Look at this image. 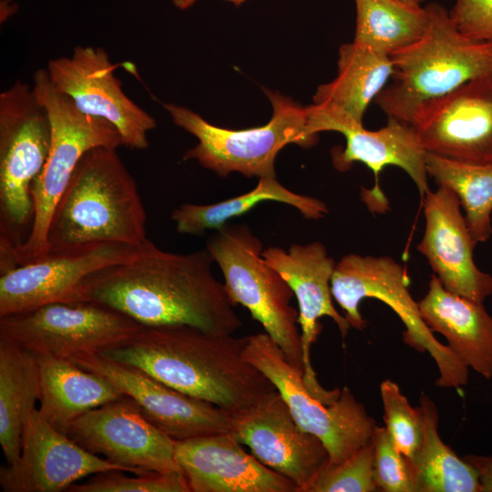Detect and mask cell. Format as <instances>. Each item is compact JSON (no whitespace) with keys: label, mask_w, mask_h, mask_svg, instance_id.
I'll use <instances>...</instances> for the list:
<instances>
[{"label":"cell","mask_w":492,"mask_h":492,"mask_svg":"<svg viewBox=\"0 0 492 492\" xmlns=\"http://www.w3.org/2000/svg\"><path fill=\"white\" fill-rule=\"evenodd\" d=\"M206 249L220 267L233 303L250 312L303 377L299 313L292 305L294 294L262 257L261 240L245 223L226 224L208 239Z\"/></svg>","instance_id":"52a82bcc"},{"label":"cell","mask_w":492,"mask_h":492,"mask_svg":"<svg viewBox=\"0 0 492 492\" xmlns=\"http://www.w3.org/2000/svg\"><path fill=\"white\" fill-rule=\"evenodd\" d=\"M372 441L374 446V475L378 491L415 492L409 463L393 443L385 426H375Z\"/></svg>","instance_id":"836d02e7"},{"label":"cell","mask_w":492,"mask_h":492,"mask_svg":"<svg viewBox=\"0 0 492 492\" xmlns=\"http://www.w3.org/2000/svg\"><path fill=\"white\" fill-rule=\"evenodd\" d=\"M419 403L422 441L412 460H407L415 492H480L477 470L442 441L435 403L425 393Z\"/></svg>","instance_id":"83f0119b"},{"label":"cell","mask_w":492,"mask_h":492,"mask_svg":"<svg viewBox=\"0 0 492 492\" xmlns=\"http://www.w3.org/2000/svg\"><path fill=\"white\" fill-rule=\"evenodd\" d=\"M233 418L240 441L260 462L293 482L299 492H307L328 463L323 442L296 423L278 390Z\"/></svg>","instance_id":"d6986e66"},{"label":"cell","mask_w":492,"mask_h":492,"mask_svg":"<svg viewBox=\"0 0 492 492\" xmlns=\"http://www.w3.org/2000/svg\"><path fill=\"white\" fill-rule=\"evenodd\" d=\"M277 201L290 205L306 219L323 218L328 208L313 197L295 193L282 185L276 176L259 178L256 187L251 191L213 204L200 205L184 203L171 213L179 233L200 235L208 230H219L229 220L239 217L259 203Z\"/></svg>","instance_id":"4316f807"},{"label":"cell","mask_w":492,"mask_h":492,"mask_svg":"<svg viewBox=\"0 0 492 492\" xmlns=\"http://www.w3.org/2000/svg\"><path fill=\"white\" fill-rule=\"evenodd\" d=\"M244 357L275 385L296 423L323 442L329 455L326 466L339 464L371 440L375 421L350 389L343 387L331 405L315 398L302 374L266 333L248 336Z\"/></svg>","instance_id":"30bf717a"},{"label":"cell","mask_w":492,"mask_h":492,"mask_svg":"<svg viewBox=\"0 0 492 492\" xmlns=\"http://www.w3.org/2000/svg\"><path fill=\"white\" fill-rule=\"evenodd\" d=\"M51 124L32 87L16 80L0 94V241L15 247L32 221L31 187L46 160Z\"/></svg>","instance_id":"9c48e42d"},{"label":"cell","mask_w":492,"mask_h":492,"mask_svg":"<svg viewBox=\"0 0 492 492\" xmlns=\"http://www.w3.org/2000/svg\"><path fill=\"white\" fill-rule=\"evenodd\" d=\"M144 327L97 302H54L0 317V338L33 354L69 358L121 345Z\"/></svg>","instance_id":"8fae6325"},{"label":"cell","mask_w":492,"mask_h":492,"mask_svg":"<svg viewBox=\"0 0 492 492\" xmlns=\"http://www.w3.org/2000/svg\"><path fill=\"white\" fill-rule=\"evenodd\" d=\"M39 398L35 354L0 338V444L7 464L20 456L24 429Z\"/></svg>","instance_id":"484cf974"},{"label":"cell","mask_w":492,"mask_h":492,"mask_svg":"<svg viewBox=\"0 0 492 492\" xmlns=\"http://www.w3.org/2000/svg\"><path fill=\"white\" fill-rule=\"evenodd\" d=\"M405 3H408V4H412V5H422V3L425 1V0H402Z\"/></svg>","instance_id":"74e56055"},{"label":"cell","mask_w":492,"mask_h":492,"mask_svg":"<svg viewBox=\"0 0 492 492\" xmlns=\"http://www.w3.org/2000/svg\"><path fill=\"white\" fill-rule=\"evenodd\" d=\"M198 0H173V4L180 10H185L192 6ZM233 3L235 5H241L246 0H227Z\"/></svg>","instance_id":"8d00e7d4"},{"label":"cell","mask_w":492,"mask_h":492,"mask_svg":"<svg viewBox=\"0 0 492 492\" xmlns=\"http://www.w3.org/2000/svg\"><path fill=\"white\" fill-rule=\"evenodd\" d=\"M374 446L371 440L343 461L325 466L307 492L378 491L374 475Z\"/></svg>","instance_id":"1f68e13d"},{"label":"cell","mask_w":492,"mask_h":492,"mask_svg":"<svg viewBox=\"0 0 492 492\" xmlns=\"http://www.w3.org/2000/svg\"><path fill=\"white\" fill-rule=\"evenodd\" d=\"M241 444L234 431L175 440V457L190 492H299Z\"/></svg>","instance_id":"7402d4cb"},{"label":"cell","mask_w":492,"mask_h":492,"mask_svg":"<svg viewBox=\"0 0 492 492\" xmlns=\"http://www.w3.org/2000/svg\"><path fill=\"white\" fill-rule=\"evenodd\" d=\"M418 306L431 332L444 335L468 368L486 379L492 377V316L483 302L447 291L434 274Z\"/></svg>","instance_id":"603a6c76"},{"label":"cell","mask_w":492,"mask_h":492,"mask_svg":"<svg viewBox=\"0 0 492 492\" xmlns=\"http://www.w3.org/2000/svg\"><path fill=\"white\" fill-rule=\"evenodd\" d=\"M261 255L286 281L296 297L305 386L315 398L331 405L338 399L341 389L327 390L318 382L311 362V348L322 330L318 322L321 317L333 319L343 337L351 327L333 303L331 280L336 263L320 241L292 244L288 251L270 247L262 251Z\"/></svg>","instance_id":"ac0fdd59"},{"label":"cell","mask_w":492,"mask_h":492,"mask_svg":"<svg viewBox=\"0 0 492 492\" xmlns=\"http://www.w3.org/2000/svg\"><path fill=\"white\" fill-rule=\"evenodd\" d=\"M265 94L272 106L270 121L245 129L214 126L186 107L164 104L172 121L198 139L183 159H195L220 177L232 172L247 178L276 176L275 159L282 149L288 144L310 147L317 137L308 134L306 107L277 91Z\"/></svg>","instance_id":"8992f818"},{"label":"cell","mask_w":492,"mask_h":492,"mask_svg":"<svg viewBox=\"0 0 492 492\" xmlns=\"http://www.w3.org/2000/svg\"><path fill=\"white\" fill-rule=\"evenodd\" d=\"M34 354L40 380L39 413L64 434L85 413L123 395L105 377L83 369L68 358Z\"/></svg>","instance_id":"cb8c5ba5"},{"label":"cell","mask_w":492,"mask_h":492,"mask_svg":"<svg viewBox=\"0 0 492 492\" xmlns=\"http://www.w3.org/2000/svg\"><path fill=\"white\" fill-rule=\"evenodd\" d=\"M393 75L387 55L354 41L341 46L336 77L318 87L313 104L338 110L363 123L366 108Z\"/></svg>","instance_id":"d4e9b609"},{"label":"cell","mask_w":492,"mask_h":492,"mask_svg":"<svg viewBox=\"0 0 492 492\" xmlns=\"http://www.w3.org/2000/svg\"><path fill=\"white\" fill-rule=\"evenodd\" d=\"M248 336L216 334L178 324L144 327L135 337L99 354L150 374L232 416L277 390L244 357Z\"/></svg>","instance_id":"7a4b0ae2"},{"label":"cell","mask_w":492,"mask_h":492,"mask_svg":"<svg viewBox=\"0 0 492 492\" xmlns=\"http://www.w3.org/2000/svg\"><path fill=\"white\" fill-rule=\"evenodd\" d=\"M109 470L127 472L56 430L36 408L24 429L19 458L0 467V486L5 492H61Z\"/></svg>","instance_id":"ffe728a7"},{"label":"cell","mask_w":492,"mask_h":492,"mask_svg":"<svg viewBox=\"0 0 492 492\" xmlns=\"http://www.w3.org/2000/svg\"><path fill=\"white\" fill-rule=\"evenodd\" d=\"M354 42L389 56L421 38L429 26L425 5L402 0H354Z\"/></svg>","instance_id":"f1b7e54d"},{"label":"cell","mask_w":492,"mask_h":492,"mask_svg":"<svg viewBox=\"0 0 492 492\" xmlns=\"http://www.w3.org/2000/svg\"><path fill=\"white\" fill-rule=\"evenodd\" d=\"M425 6L430 15L425 33L390 56L392 81L374 98L388 118L407 124L423 103L492 76V45L465 36L440 4Z\"/></svg>","instance_id":"277c9868"},{"label":"cell","mask_w":492,"mask_h":492,"mask_svg":"<svg viewBox=\"0 0 492 492\" xmlns=\"http://www.w3.org/2000/svg\"><path fill=\"white\" fill-rule=\"evenodd\" d=\"M380 393L385 428L396 448L410 461L422 441L421 409L413 407L398 384L390 379L381 383Z\"/></svg>","instance_id":"4dcf8cb0"},{"label":"cell","mask_w":492,"mask_h":492,"mask_svg":"<svg viewBox=\"0 0 492 492\" xmlns=\"http://www.w3.org/2000/svg\"><path fill=\"white\" fill-rule=\"evenodd\" d=\"M463 458L477 470L480 492H492V456L470 454Z\"/></svg>","instance_id":"d590c367"},{"label":"cell","mask_w":492,"mask_h":492,"mask_svg":"<svg viewBox=\"0 0 492 492\" xmlns=\"http://www.w3.org/2000/svg\"><path fill=\"white\" fill-rule=\"evenodd\" d=\"M66 434L128 473H182L175 457V439L152 424L127 395L85 413Z\"/></svg>","instance_id":"4fadbf2b"},{"label":"cell","mask_w":492,"mask_h":492,"mask_svg":"<svg viewBox=\"0 0 492 492\" xmlns=\"http://www.w3.org/2000/svg\"><path fill=\"white\" fill-rule=\"evenodd\" d=\"M448 13L465 36L492 45V0H456Z\"/></svg>","instance_id":"e575fe53"},{"label":"cell","mask_w":492,"mask_h":492,"mask_svg":"<svg viewBox=\"0 0 492 492\" xmlns=\"http://www.w3.org/2000/svg\"><path fill=\"white\" fill-rule=\"evenodd\" d=\"M410 278L404 266L388 256L344 255L335 265L331 280L333 299L351 327L362 330L365 321L359 304L366 298L387 304L401 319L404 342L417 352H427L436 364L439 387L460 388L467 384L468 367L441 343L423 321L418 302L410 291Z\"/></svg>","instance_id":"ba28073f"},{"label":"cell","mask_w":492,"mask_h":492,"mask_svg":"<svg viewBox=\"0 0 492 492\" xmlns=\"http://www.w3.org/2000/svg\"><path fill=\"white\" fill-rule=\"evenodd\" d=\"M122 470L93 475L87 481L73 484L67 492H190L182 473L149 472L128 477Z\"/></svg>","instance_id":"d6a6232c"},{"label":"cell","mask_w":492,"mask_h":492,"mask_svg":"<svg viewBox=\"0 0 492 492\" xmlns=\"http://www.w3.org/2000/svg\"><path fill=\"white\" fill-rule=\"evenodd\" d=\"M116 149L96 147L78 161L52 216L48 252L106 242L137 246L148 240L137 182Z\"/></svg>","instance_id":"3957f363"},{"label":"cell","mask_w":492,"mask_h":492,"mask_svg":"<svg viewBox=\"0 0 492 492\" xmlns=\"http://www.w3.org/2000/svg\"><path fill=\"white\" fill-rule=\"evenodd\" d=\"M409 125L429 153L467 162L492 161V76L423 103Z\"/></svg>","instance_id":"e0dca14e"},{"label":"cell","mask_w":492,"mask_h":492,"mask_svg":"<svg viewBox=\"0 0 492 492\" xmlns=\"http://www.w3.org/2000/svg\"><path fill=\"white\" fill-rule=\"evenodd\" d=\"M68 359L108 380L135 401L152 424L175 440L234 431V418L227 411L183 394L137 367L99 353L78 354Z\"/></svg>","instance_id":"2e32d148"},{"label":"cell","mask_w":492,"mask_h":492,"mask_svg":"<svg viewBox=\"0 0 492 492\" xmlns=\"http://www.w3.org/2000/svg\"><path fill=\"white\" fill-rule=\"evenodd\" d=\"M144 243V242H143ZM140 245L97 243L48 252L0 273V317L54 302H83L84 281L106 267L125 262Z\"/></svg>","instance_id":"7c38bea8"},{"label":"cell","mask_w":492,"mask_h":492,"mask_svg":"<svg viewBox=\"0 0 492 492\" xmlns=\"http://www.w3.org/2000/svg\"><path fill=\"white\" fill-rule=\"evenodd\" d=\"M306 112L309 135L317 137L323 131H337L344 136L345 148L332 151V160L338 170L346 171L354 162H362L374 173V188L362 190L363 200L370 209H375L376 194L384 201L377 180L382 169L387 166L405 170L421 196L425 197L429 190L425 168L427 151L409 124L389 118L382 128L368 130L362 122L323 105L308 106Z\"/></svg>","instance_id":"5bb4252c"},{"label":"cell","mask_w":492,"mask_h":492,"mask_svg":"<svg viewBox=\"0 0 492 492\" xmlns=\"http://www.w3.org/2000/svg\"><path fill=\"white\" fill-rule=\"evenodd\" d=\"M213 262L206 248L175 253L148 239L129 261L88 276L83 301L108 306L145 327L184 324L232 334L242 322L224 282L212 273Z\"/></svg>","instance_id":"6da1fadb"},{"label":"cell","mask_w":492,"mask_h":492,"mask_svg":"<svg viewBox=\"0 0 492 492\" xmlns=\"http://www.w3.org/2000/svg\"><path fill=\"white\" fill-rule=\"evenodd\" d=\"M115 69L107 51L91 46H77L71 56L51 59L46 67L53 86L80 111L111 123L123 146L146 149L156 120L124 93Z\"/></svg>","instance_id":"9a60e30c"},{"label":"cell","mask_w":492,"mask_h":492,"mask_svg":"<svg viewBox=\"0 0 492 492\" xmlns=\"http://www.w3.org/2000/svg\"><path fill=\"white\" fill-rule=\"evenodd\" d=\"M425 168L438 187L456 194L475 241H487L492 234V161L467 162L427 152Z\"/></svg>","instance_id":"f546056e"},{"label":"cell","mask_w":492,"mask_h":492,"mask_svg":"<svg viewBox=\"0 0 492 492\" xmlns=\"http://www.w3.org/2000/svg\"><path fill=\"white\" fill-rule=\"evenodd\" d=\"M32 89L49 117L51 142L45 165L31 187L30 231L6 255L8 269L48 253L53 213L82 156L96 147L118 149L122 145L117 128L103 118L80 111L69 97L53 86L46 69L34 73Z\"/></svg>","instance_id":"5b68a950"},{"label":"cell","mask_w":492,"mask_h":492,"mask_svg":"<svg viewBox=\"0 0 492 492\" xmlns=\"http://www.w3.org/2000/svg\"><path fill=\"white\" fill-rule=\"evenodd\" d=\"M425 229L417 250L449 292L483 302L492 294V275L475 263L473 238L460 202L445 187L425 195Z\"/></svg>","instance_id":"44dd1931"}]
</instances>
